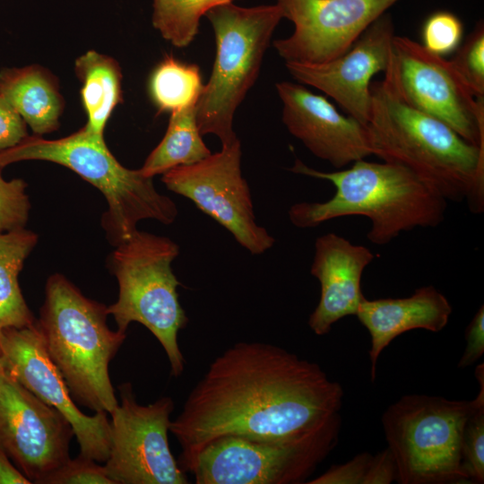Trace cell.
Here are the masks:
<instances>
[{
	"mask_svg": "<svg viewBox=\"0 0 484 484\" xmlns=\"http://www.w3.org/2000/svg\"><path fill=\"white\" fill-rule=\"evenodd\" d=\"M343 389L321 367L272 343L236 342L188 393L169 432L186 473L213 440L238 436L296 441L341 422Z\"/></svg>",
	"mask_w": 484,
	"mask_h": 484,
	"instance_id": "1",
	"label": "cell"
},
{
	"mask_svg": "<svg viewBox=\"0 0 484 484\" xmlns=\"http://www.w3.org/2000/svg\"><path fill=\"white\" fill-rule=\"evenodd\" d=\"M370 91L366 128L372 154L406 168L446 201H466L473 213H481L484 147L408 105L385 75Z\"/></svg>",
	"mask_w": 484,
	"mask_h": 484,
	"instance_id": "2",
	"label": "cell"
},
{
	"mask_svg": "<svg viewBox=\"0 0 484 484\" xmlns=\"http://www.w3.org/2000/svg\"><path fill=\"white\" fill-rule=\"evenodd\" d=\"M293 173L331 182L333 196L323 203L290 206V222L300 229L315 228L341 217L364 216L370 220L367 239L378 246L402 232L435 228L445 219L447 201L406 168L389 162H353L347 169L324 172L296 160Z\"/></svg>",
	"mask_w": 484,
	"mask_h": 484,
	"instance_id": "3",
	"label": "cell"
},
{
	"mask_svg": "<svg viewBox=\"0 0 484 484\" xmlns=\"http://www.w3.org/2000/svg\"><path fill=\"white\" fill-rule=\"evenodd\" d=\"M107 306L85 297L63 274L47 280L37 326L71 395L93 411L118 405L108 366L126 338L107 324Z\"/></svg>",
	"mask_w": 484,
	"mask_h": 484,
	"instance_id": "4",
	"label": "cell"
},
{
	"mask_svg": "<svg viewBox=\"0 0 484 484\" xmlns=\"http://www.w3.org/2000/svg\"><path fill=\"white\" fill-rule=\"evenodd\" d=\"M23 160L65 166L101 192L108 203L101 226L114 246L129 238L143 220L170 224L177 217L176 203L156 189L152 177L124 167L108 148L104 135L85 125L55 140L28 134L13 147L0 151V169Z\"/></svg>",
	"mask_w": 484,
	"mask_h": 484,
	"instance_id": "5",
	"label": "cell"
},
{
	"mask_svg": "<svg viewBox=\"0 0 484 484\" xmlns=\"http://www.w3.org/2000/svg\"><path fill=\"white\" fill-rule=\"evenodd\" d=\"M178 245L168 237L138 230L115 246L108 261L118 284V297L107 307L117 331L126 333L133 322L145 326L168 357L170 375L177 377L186 367L178 333L188 322L182 307L172 262Z\"/></svg>",
	"mask_w": 484,
	"mask_h": 484,
	"instance_id": "6",
	"label": "cell"
},
{
	"mask_svg": "<svg viewBox=\"0 0 484 484\" xmlns=\"http://www.w3.org/2000/svg\"><path fill=\"white\" fill-rule=\"evenodd\" d=\"M205 16L214 32L216 56L196 104V121L202 135L214 134L225 146L238 140L235 112L258 77L283 14L277 4L241 7L228 3L212 7Z\"/></svg>",
	"mask_w": 484,
	"mask_h": 484,
	"instance_id": "7",
	"label": "cell"
},
{
	"mask_svg": "<svg viewBox=\"0 0 484 484\" xmlns=\"http://www.w3.org/2000/svg\"><path fill=\"white\" fill-rule=\"evenodd\" d=\"M474 400L408 394L382 416L385 439L400 484L467 482L462 467V436Z\"/></svg>",
	"mask_w": 484,
	"mask_h": 484,
	"instance_id": "8",
	"label": "cell"
},
{
	"mask_svg": "<svg viewBox=\"0 0 484 484\" xmlns=\"http://www.w3.org/2000/svg\"><path fill=\"white\" fill-rule=\"evenodd\" d=\"M340 429L338 422L287 442L222 436L199 453L190 473L196 484L303 483L336 446Z\"/></svg>",
	"mask_w": 484,
	"mask_h": 484,
	"instance_id": "9",
	"label": "cell"
},
{
	"mask_svg": "<svg viewBox=\"0 0 484 484\" xmlns=\"http://www.w3.org/2000/svg\"><path fill=\"white\" fill-rule=\"evenodd\" d=\"M384 74L408 105L484 147V98L474 97L450 61L410 38L394 35Z\"/></svg>",
	"mask_w": 484,
	"mask_h": 484,
	"instance_id": "10",
	"label": "cell"
},
{
	"mask_svg": "<svg viewBox=\"0 0 484 484\" xmlns=\"http://www.w3.org/2000/svg\"><path fill=\"white\" fill-rule=\"evenodd\" d=\"M119 394L120 402L110 413L108 477L114 484H187V473L169 444L172 398L142 405L129 383L119 386Z\"/></svg>",
	"mask_w": 484,
	"mask_h": 484,
	"instance_id": "11",
	"label": "cell"
},
{
	"mask_svg": "<svg viewBox=\"0 0 484 484\" xmlns=\"http://www.w3.org/2000/svg\"><path fill=\"white\" fill-rule=\"evenodd\" d=\"M241 143L236 140L219 152L162 174L168 189L186 197L230 232L252 255L272 248L274 238L255 221L251 192L241 171Z\"/></svg>",
	"mask_w": 484,
	"mask_h": 484,
	"instance_id": "12",
	"label": "cell"
},
{
	"mask_svg": "<svg viewBox=\"0 0 484 484\" xmlns=\"http://www.w3.org/2000/svg\"><path fill=\"white\" fill-rule=\"evenodd\" d=\"M73 436L67 419L0 364V448L31 483L43 484L70 459Z\"/></svg>",
	"mask_w": 484,
	"mask_h": 484,
	"instance_id": "13",
	"label": "cell"
},
{
	"mask_svg": "<svg viewBox=\"0 0 484 484\" xmlns=\"http://www.w3.org/2000/svg\"><path fill=\"white\" fill-rule=\"evenodd\" d=\"M0 364L5 371L70 423L80 454L105 462L110 446L108 413L84 414L75 405L68 386L50 359L37 321L22 328H7L0 334Z\"/></svg>",
	"mask_w": 484,
	"mask_h": 484,
	"instance_id": "14",
	"label": "cell"
},
{
	"mask_svg": "<svg viewBox=\"0 0 484 484\" xmlns=\"http://www.w3.org/2000/svg\"><path fill=\"white\" fill-rule=\"evenodd\" d=\"M399 0H277L293 33L272 45L285 62L323 63L346 53Z\"/></svg>",
	"mask_w": 484,
	"mask_h": 484,
	"instance_id": "15",
	"label": "cell"
},
{
	"mask_svg": "<svg viewBox=\"0 0 484 484\" xmlns=\"http://www.w3.org/2000/svg\"><path fill=\"white\" fill-rule=\"evenodd\" d=\"M393 37V20L385 13L341 56L323 63L285 62V65L298 82L320 90L366 125L371 109V80L388 68Z\"/></svg>",
	"mask_w": 484,
	"mask_h": 484,
	"instance_id": "16",
	"label": "cell"
},
{
	"mask_svg": "<svg viewBox=\"0 0 484 484\" xmlns=\"http://www.w3.org/2000/svg\"><path fill=\"white\" fill-rule=\"evenodd\" d=\"M276 90L282 122L315 156L341 169L372 155L366 125L340 113L324 96L290 82L276 83Z\"/></svg>",
	"mask_w": 484,
	"mask_h": 484,
	"instance_id": "17",
	"label": "cell"
},
{
	"mask_svg": "<svg viewBox=\"0 0 484 484\" xmlns=\"http://www.w3.org/2000/svg\"><path fill=\"white\" fill-rule=\"evenodd\" d=\"M375 257L367 246L333 232L315 239L310 272L318 280L321 291L307 324L316 335L328 333L341 318L356 315L364 298L362 274Z\"/></svg>",
	"mask_w": 484,
	"mask_h": 484,
	"instance_id": "18",
	"label": "cell"
},
{
	"mask_svg": "<svg viewBox=\"0 0 484 484\" xmlns=\"http://www.w3.org/2000/svg\"><path fill=\"white\" fill-rule=\"evenodd\" d=\"M452 311L446 297L432 285L420 287L407 298L368 300L364 297L356 316L371 337V380L376 379L380 354L393 339L415 329L440 332Z\"/></svg>",
	"mask_w": 484,
	"mask_h": 484,
	"instance_id": "19",
	"label": "cell"
},
{
	"mask_svg": "<svg viewBox=\"0 0 484 484\" xmlns=\"http://www.w3.org/2000/svg\"><path fill=\"white\" fill-rule=\"evenodd\" d=\"M0 91L34 134L56 130L64 101L54 78L39 65L0 71Z\"/></svg>",
	"mask_w": 484,
	"mask_h": 484,
	"instance_id": "20",
	"label": "cell"
},
{
	"mask_svg": "<svg viewBox=\"0 0 484 484\" xmlns=\"http://www.w3.org/2000/svg\"><path fill=\"white\" fill-rule=\"evenodd\" d=\"M82 83L81 98L87 116L85 127L104 135L105 127L122 99V73L112 57L95 50L81 55L74 63Z\"/></svg>",
	"mask_w": 484,
	"mask_h": 484,
	"instance_id": "21",
	"label": "cell"
},
{
	"mask_svg": "<svg viewBox=\"0 0 484 484\" xmlns=\"http://www.w3.org/2000/svg\"><path fill=\"white\" fill-rule=\"evenodd\" d=\"M38 238L25 228L0 233V334L4 329L28 327L37 321L22 295L19 274Z\"/></svg>",
	"mask_w": 484,
	"mask_h": 484,
	"instance_id": "22",
	"label": "cell"
},
{
	"mask_svg": "<svg viewBox=\"0 0 484 484\" xmlns=\"http://www.w3.org/2000/svg\"><path fill=\"white\" fill-rule=\"evenodd\" d=\"M196 121V105L170 113L166 134L148 155L142 174L148 177L196 163L211 154Z\"/></svg>",
	"mask_w": 484,
	"mask_h": 484,
	"instance_id": "23",
	"label": "cell"
},
{
	"mask_svg": "<svg viewBox=\"0 0 484 484\" xmlns=\"http://www.w3.org/2000/svg\"><path fill=\"white\" fill-rule=\"evenodd\" d=\"M200 68L166 56L151 73L148 90L159 112H175L197 104L203 92Z\"/></svg>",
	"mask_w": 484,
	"mask_h": 484,
	"instance_id": "24",
	"label": "cell"
},
{
	"mask_svg": "<svg viewBox=\"0 0 484 484\" xmlns=\"http://www.w3.org/2000/svg\"><path fill=\"white\" fill-rule=\"evenodd\" d=\"M233 0H152V25L177 48H186L199 31L200 20L214 6Z\"/></svg>",
	"mask_w": 484,
	"mask_h": 484,
	"instance_id": "25",
	"label": "cell"
},
{
	"mask_svg": "<svg viewBox=\"0 0 484 484\" xmlns=\"http://www.w3.org/2000/svg\"><path fill=\"white\" fill-rule=\"evenodd\" d=\"M475 376L480 383V393L474 399L462 436V467L468 480L484 481V367L479 365Z\"/></svg>",
	"mask_w": 484,
	"mask_h": 484,
	"instance_id": "26",
	"label": "cell"
},
{
	"mask_svg": "<svg viewBox=\"0 0 484 484\" xmlns=\"http://www.w3.org/2000/svg\"><path fill=\"white\" fill-rule=\"evenodd\" d=\"M475 98H484V25L479 22L450 60Z\"/></svg>",
	"mask_w": 484,
	"mask_h": 484,
	"instance_id": "27",
	"label": "cell"
},
{
	"mask_svg": "<svg viewBox=\"0 0 484 484\" xmlns=\"http://www.w3.org/2000/svg\"><path fill=\"white\" fill-rule=\"evenodd\" d=\"M463 24L454 13L440 10L425 20L422 30V46L428 51L444 56L454 52L461 43Z\"/></svg>",
	"mask_w": 484,
	"mask_h": 484,
	"instance_id": "28",
	"label": "cell"
},
{
	"mask_svg": "<svg viewBox=\"0 0 484 484\" xmlns=\"http://www.w3.org/2000/svg\"><path fill=\"white\" fill-rule=\"evenodd\" d=\"M26 189L23 179L5 180L0 170V233L25 228L30 210Z\"/></svg>",
	"mask_w": 484,
	"mask_h": 484,
	"instance_id": "29",
	"label": "cell"
},
{
	"mask_svg": "<svg viewBox=\"0 0 484 484\" xmlns=\"http://www.w3.org/2000/svg\"><path fill=\"white\" fill-rule=\"evenodd\" d=\"M114 484L108 477L104 466L96 461L79 454L69 459L61 467L54 471L43 484Z\"/></svg>",
	"mask_w": 484,
	"mask_h": 484,
	"instance_id": "30",
	"label": "cell"
},
{
	"mask_svg": "<svg viewBox=\"0 0 484 484\" xmlns=\"http://www.w3.org/2000/svg\"><path fill=\"white\" fill-rule=\"evenodd\" d=\"M374 455L367 452L357 454L340 465H333L325 472L307 481L309 484H371Z\"/></svg>",
	"mask_w": 484,
	"mask_h": 484,
	"instance_id": "31",
	"label": "cell"
},
{
	"mask_svg": "<svg viewBox=\"0 0 484 484\" xmlns=\"http://www.w3.org/2000/svg\"><path fill=\"white\" fill-rule=\"evenodd\" d=\"M27 135L26 123L0 91V151L13 147Z\"/></svg>",
	"mask_w": 484,
	"mask_h": 484,
	"instance_id": "32",
	"label": "cell"
},
{
	"mask_svg": "<svg viewBox=\"0 0 484 484\" xmlns=\"http://www.w3.org/2000/svg\"><path fill=\"white\" fill-rule=\"evenodd\" d=\"M466 347L458 363L464 368L476 362L484 353V307L478 309L465 330Z\"/></svg>",
	"mask_w": 484,
	"mask_h": 484,
	"instance_id": "33",
	"label": "cell"
},
{
	"mask_svg": "<svg viewBox=\"0 0 484 484\" xmlns=\"http://www.w3.org/2000/svg\"><path fill=\"white\" fill-rule=\"evenodd\" d=\"M0 484H31L2 448H0Z\"/></svg>",
	"mask_w": 484,
	"mask_h": 484,
	"instance_id": "34",
	"label": "cell"
}]
</instances>
